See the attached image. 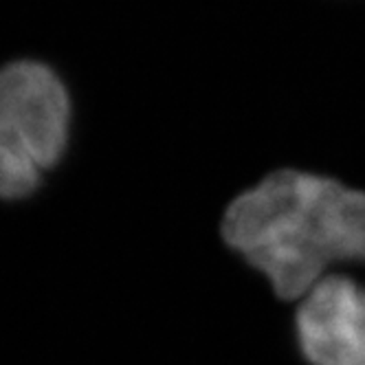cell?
<instances>
[{
    "mask_svg": "<svg viewBox=\"0 0 365 365\" xmlns=\"http://www.w3.org/2000/svg\"><path fill=\"white\" fill-rule=\"evenodd\" d=\"M222 236L277 297L302 299L330 264L365 262V192L279 170L227 207Z\"/></svg>",
    "mask_w": 365,
    "mask_h": 365,
    "instance_id": "cell-1",
    "label": "cell"
},
{
    "mask_svg": "<svg viewBox=\"0 0 365 365\" xmlns=\"http://www.w3.org/2000/svg\"><path fill=\"white\" fill-rule=\"evenodd\" d=\"M71 97L60 75L34 60L0 68V198L34 194L66 152Z\"/></svg>",
    "mask_w": 365,
    "mask_h": 365,
    "instance_id": "cell-2",
    "label": "cell"
},
{
    "mask_svg": "<svg viewBox=\"0 0 365 365\" xmlns=\"http://www.w3.org/2000/svg\"><path fill=\"white\" fill-rule=\"evenodd\" d=\"M297 341L310 365H365V289L326 275L302 297Z\"/></svg>",
    "mask_w": 365,
    "mask_h": 365,
    "instance_id": "cell-3",
    "label": "cell"
}]
</instances>
